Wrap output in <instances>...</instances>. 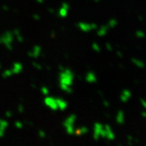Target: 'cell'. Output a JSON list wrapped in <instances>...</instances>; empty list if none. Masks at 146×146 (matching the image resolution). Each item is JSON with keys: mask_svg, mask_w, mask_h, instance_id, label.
Returning a JSON list of instances; mask_svg holds the SVG:
<instances>
[{"mask_svg": "<svg viewBox=\"0 0 146 146\" xmlns=\"http://www.w3.org/2000/svg\"><path fill=\"white\" fill-rule=\"evenodd\" d=\"M105 130V137L107 139V140H110V141H112L115 139V133L114 131H112L111 127H110L109 125H106L104 127Z\"/></svg>", "mask_w": 146, "mask_h": 146, "instance_id": "1", "label": "cell"}, {"mask_svg": "<svg viewBox=\"0 0 146 146\" xmlns=\"http://www.w3.org/2000/svg\"><path fill=\"white\" fill-rule=\"evenodd\" d=\"M131 97V93L130 90H128V89H123V92H122V94L120 95V100L123 102H127Z\"/></svg>", "mask_w": 146, "mask_h": 146, "instance_id": "2", "label": "cell"}, {"mask_svg": "<svg viewBox=\"0 0 146 146\" xmlns=\"http://www.w3.org/2000/svg\"><path fill=\"white\" fill-rule=\"evenodd\" d=\"M124 119H125V117H124V113L123 110H119L117 115H116V122L117 123L119 124H123L124 123Z\"/></svg>", "mask_w": 146, "mask_h": 146, "instance_id": "3", "label": "cell"}, {"mask_svg": "<svg viewBox=\"0 0 146 146\" xmlns=\"http://www.w3.org/2000/svg\"><path fill=\"white\" fill-rule=\"evenodd\" d=\"M131 62L132 63L136 66L138 68H145V63L141 60V59H139V58H131Z\"/></svg>", "mask_w": 146, "mask_h": 146, "instance_id": "4", "label": "cell"}, {"mask_svg": "<svg viewBox=\"0 0 146 146\" xmlns=\"http://www.w3.org/2000/svg\"><path fill=\"white\" fill-rule=\"evenodd\" d=\"M46 103L50 107H51V108H53L54 110L58 109V107L57 102H56V100L51 99V98H47V99L46 100Z\"/></svg>", "mask_w": 146, "mask_h": 146, "instance_id": "5", "label": "cell"}, {"mask_svg": "<svg viewBox=\"0 0 146 146\" xmlns=\"http://www.w3.org/2000/svg\"><path fill=\"white\" fill-rule=\"evenodd\" d=\"M108 29H109L108 26H102L99 29V31H98V34H99L101 36H104V35L106 34V33H107V31H108Z\"/></svg>", "mask_w": 146, "mask_h": 146, "instance_id": "6", "label": "cell"}, {"mask_svg": "<svg viewBox=\"0 0 146 146\" xmlns=\"http://www.w3.org/2000/svg\"><path fill=\"white\" fill-rule=\"evenodd\" d=\"M56 102H57L58 107L60 108V109H65L66 108V102L63 101V100H56Z\"/></svg>", "mask_w": 146, "mask_h": 146, "instance_id": "7", "label": "cell"}, {"mask_svg": "<svg viewBox=\"0 0 146 146\" xmlns=\"http://www.w3.org/2000/svg\"><path fill=\"white\" fill-rule=\"evenodd\" d=\"M135 35L138 38H144L145 36V32L142 31V30H136V33H135Z\"/></svg>", "mask_w": 146, "mask_h": 146, "instance_id": "8", "label": "cell"}, {"mask_svg": "<svg viewBox=\"0 0 146 146\" xmlns=\"http://www.w3.org/2000/svg\"><path fill=\"white\" fill-rule=\"evenodd\" d=\"M117 24H118V22L115 19H111L108 22V28H115L117 25Z\"/></svg>", "mask_w": 146, "mask_h": 146, "instance_id": "9", "label": "cell"}, {"mask_svg": "<svg viewBox=\"0 0 146 146\" xmlns=\"http://www.w3.org/2000/svg\"><path fill=\"white\" fill-rule=\"evenodd\" d=\"M141 104L142 106V107L146 110V100L141 99Z\"/></svg>", "mask_w": 146, "mask_h": 146, "instance_id": "10", "label": "cell"}, {"mask_svg": "<svg viewBox=\"0 0 146 146\" xmlns=\"http://www.w3.org/2000/svg\"><path fill=\"white\" fill-rule=\"evenodd\" d=\"M134 140H135V139H134V138H133L131 136H127V141H128V143H129L130 145H132V143H133Z\"/></svg>", "mask_w": 146, "mask_h": 146, "instance_id": "11", "label": "cell"}, {"mask_svg": "<svg viewBox=\"0 0 146 146\" xmlns=\"http://www.w3.org/2000/svg\"><path fill=\"white\" fill-rule=\"evenodd\" d=\"M141 115L144 119H146V110H143L141 113Z\"/></svg>", "mask_w": 146, "mask_h": 146, "instance_id": "12", "label": "cell"}, {"mask_svg": "<svg viewBox=\"0 0 146 146\" xmlns=\"http://www.w3.org/2000/svg\"><path fill=\"white\" fill-rule=\"evenodd\" d=\"M94 48L95 50H97V51H99L100 50V47L98 46H97V44H94Z\"/></svg>", "mask_w": 146, "mask_h": 146, "instance_id": "13", "label": "cell"}, {"mask_svg": "<svg viewBox=\"0 0 146 146\" xmlns=\"http://www.w3.org/2000/svg\"><path fill=\"white\" fill-rule=\"evenodd\" d=\"M106 48H107L108 50H112V46H111V45L110 43H106Z\"/></svg>", "mask_w": 146, "mask_h": 146, "instance_id": "14", "label": "cell"}, {"mask_svg": "<svg viewBox=\"0 0 146 146\" xmlns=\"http://www.w3.org/2000/svg\"><path fill=\"white\" fill-rule=\"evenodd\" d=\"M117 54H118V56L119 58H123V54L120 52V51H117Z\"/></svg>", "mask_w": 146, "mask_h": 146, "instance_id": "15", "label": "cell"}, {"mask_svg": "<svg viewBox=\"0 0 146 146\" xmlns=\"http://www.w3.org/2000/svg\"><path fill=\"white\" fill-rule=\"evenodd\" d=\"M138 20H139L140 21H144V18H143V16H138Z\"/></svg>", "mask_w": 146, "mask_h": 146, "instance_id": "16", "label": "cell"}]
</instances>
